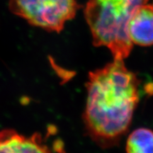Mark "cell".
Segmentation results:
<instances>
[{
	"instance_id": "cell-1",
	"label": "cell",
	"mask_w": 153,
	"mask_h": 153,
	"mask_svg": "<svg viewBox=\"0 0 153 153\" xmlns=\"http://www.w3.org/2000/svg\"><path fill=\"white\" fill-rule=\"evenodd\" d=\"M140 80L123 60L90 72L83 120L86 131L101 148L114 147L128 131L140 100Z\"/></svg>"
},
{
	"instance_id": "cell-5",
	"label": "cell",
	"mask_w": 153,
	"mask_h": 153,
	"mask_svg": "<svg viewBox=\"0 0 153 153\" xmlns=\"http://www.w3.org/2000/svg\"><path fill=\"white\" fill-rule=\"evenodd\" d=\"M128 32L133 44L140 46L153 45V6L145 4L133 9Z\"/></svg>"
},
{
	"instance_id": "cell-6",
	"label": "cell",
	"mask_w": 153,
	"mask_h": 153,
	"mask_svg": "<svg viewBox=\"0 0 153 153\" xmlns=\"http://www.w3.org/2000/svg\"><path fill=\"white\" fill-rule=\"evenodd\" d=\"M126 153H153V131L146 128L133 131L127 139Z\"/></svg>"
},
{
	"instance_id": "cell-2",
	"label": "cell",
	"mask_w": 153,
	"mask_h": 153,
	"mask_svg": "<svg viewBox=\"0 0 153 153\" xmlns=\"http://www.w3.org/2000/svg\"><path fill=\"white\" fill-rule=\"evenodd\" d=\"M133 8L128 0H89L85 16L95 46H104L115 60L129 56L133 47L128 32Z\"/></svg>"
},
{
	"instance_id": "cell-7",
	"label": "cell",
	"mask_w": 153,
	"mask_h": 153,
	"mask_svg": "<svg viewBox=\"0 0 153 153\" xmlns=\"http://www.w3.org/2000/svg\"><path fill=\"white\" fill-rule=\"evenodd\" d=\"M130 4H131V7L134 9L136 7H139V6L145 4L149 0H128Z\"/></svg>"
},
{
	"instance_id": "cell-3",
	"label": "cell",
	"mask_w": 153,
	"mask_h": 153,
	"mask_svg": "<svg viewBox=\"0 0 153 153\" xmlns=\"http://www.w3.org/2000/svg\"><path fill=\"white\" fill-rule=\"evenodd\" d=\"M9 8L31 26L60 33L79 6L76 0H9Z\"/></svg>"
},
{
	"instance_id": "cell-4",
	"label": "cell",
	"mask_w": 153,
	"mask_h": 153,
	"mask_svg": "<svg viewBox=\"0 0 153 153\" xmlns=\"http://www.w3.org/2000/svg\"><path fill=\"white\" fill-rule=\"evenodd\" d=\"M0 153H53L41 134L26 137L11 129L0 131Z\"/></svg>"
}]
</instances>
